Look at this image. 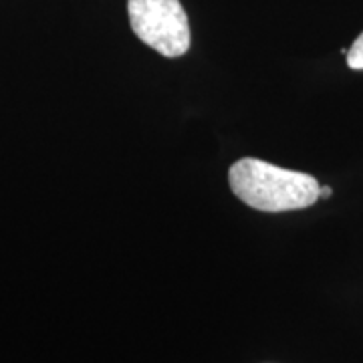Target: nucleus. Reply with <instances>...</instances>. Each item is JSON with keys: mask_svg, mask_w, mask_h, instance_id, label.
Here are the masks:
<instances>
[{"mask_svg": "<svg viewBox=\"0 0 363 363\" xmlns=\"http://www.w3.org/2000/svg\"><path fill=\"white\" fill-rule=\"evenodd\" d=\"M347 65L353 71H363V33L355 39V43L347 51Z\"/></svg>", "mask_w": 363, "mask_h": 363, "instance_id": "7ed1b4c3", "label": "nucleus"}, {"mask_svg": "<svg viewBox=\"0 0 363 363\" xmlns=\"http://www.w3.org/2000/svg\"><path fill=\"white\" fill-rule=\"evenodd\" d=\"M133 35L164 57L176 59L190 49V23L180 0H128Z\"/></svg>", "mask_w": 363, "mask_h": 363, "instance_id": "f03ea898", "label": "nucleus"}, {"mask_svg": "<svg viewBox=\"0 0 363 363\" xmlns=\"http://www.w3.org/2000/svg\"><path fill=\"white\" fill-rule=\"evenodd\" d=\"M230 190L260 212H289L319 200V182L309 174L279 168L257 157H242L228 172Z\"/></svg>", "mask_w": 363, "mask_h": 363, "instance_id": "f257e3e1", "label": "nucleus"}, {"mask_svg": "<svg viewBox=\"0 0 363 363\" xmlns=\"http://www.w3.org/2000/svg\"><path fill=\"white\" fill-rule=\"evenodd\" d=\"M331 194H333V190H331V188H327V186H319V198H329Z\"/></svg>", "mask_w": 363, "mask_h": 363, "instance_id": "20e7f679", "label": "nucleus"}]
</instances>
